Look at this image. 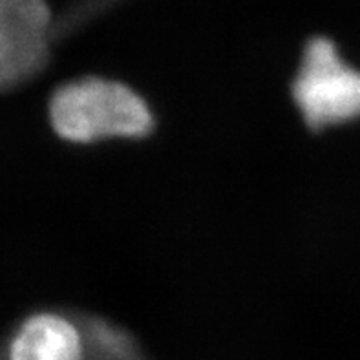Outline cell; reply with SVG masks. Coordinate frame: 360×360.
I'll use <instances>...</instances> for the list:
<instances>
[{"instance_id": "obj_5", "label": "cell", "mask_w": 360, "mask_h": 360, "mask_svg": "<svg viewBox=\"0 0 360 360\" xmlns=\"http://www.w3.org/2000/svg\"><path fill=\"white\" fill-rule=\"evenodd\" d=\"M88 342V360H150L136 335L99 313L79 311Z\"/></svg>"}, {"instance_id": "obj_4", "label": "cell", "mask_w": 360, "mask_h": 360, "mask_svg": "<svg viewBox=\"0 0 360 360\" xmlns=\"http://www.w3.org/2000/svg\"><path fill=\"white\" fill-rule=\"evenodd\" d=\"M8 360H88V342L79 311H39L22 320Z\"/></svg>"}, {"instance_id": "obj_2", "label": "cell", "mask_w": 360, "mask_h": 360, "mask_svg": "<svg viewBox=\"0 0 360 360\" xmlns=\"http://www.w3.org/2000/svg\"><path fill=\"white\" fill-rule=\"evenodd\" d=\"M291 101L313 134L360 119V68L344 59L329 37H313L291 79Z\"/></svg>"}, {"instance_id": "obj_1", "label": "cell", "mask_w": 360, "mask_h": 360, "mask_svg": "<svg viewBox=\"0 0 360 360\" xmlns=\"http://www.w3.org/2000/svg\"><path fill=\"white\" fill-rule=\"evenodd\" d=\"M48 115L53 132L73 145L141 141L158 128L154 108L136 88L103 75H82L60 84L51 94Z\"/></svg>"}, {"instance_id": "obj_3", "label": "cell", "mask_w": 360, "mask_h": 360, "mask_svg": "<svg viewBox=\"0 0 360 360\" xmlns=\"http://www.w3.org/2000/svg\"><path fill=\"white\" fill-rule=\"evenodd\" d=\"M51 57L46 0H0V90L37 77Z\"/></svg>"}]
</instances>
